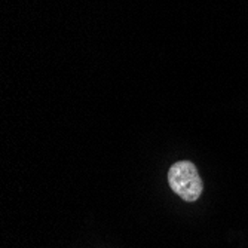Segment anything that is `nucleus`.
I'll return each instance as SVG.
<instances>
[{
	"label": "nucleus",
	"instance_id": "obj_1",
	"mask_svg": "<svg viewBox=\"0 0 248 248\" xmlns=\"http://www.w3.org/2000/svg\"><path fill=\"white\" fill-rule=\"evenodd\" d=\"M168 185L171 190L186 202H195L204 190L198 168L190 161L175 162L168 171Z\"/></svg>",
	"mask_w": 248,
	"mask_h": 248
}]
</instances>
